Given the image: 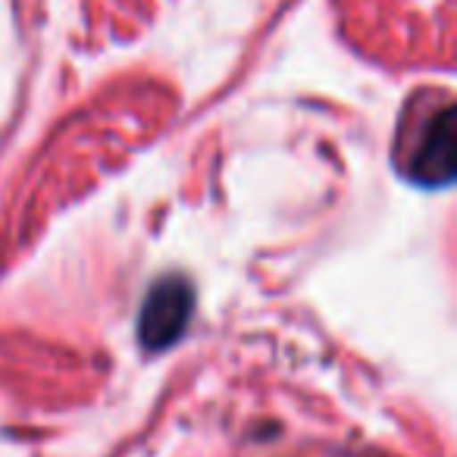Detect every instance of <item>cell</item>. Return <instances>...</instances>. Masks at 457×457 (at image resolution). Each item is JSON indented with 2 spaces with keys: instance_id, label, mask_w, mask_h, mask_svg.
<instances>
[{
  "instance_id": "1",
  "label": "cell",
  "mask_w": 457,
  "mask_h": 457,
  "mask_svg": "<svg viewBox=\"0 0 457 457\" xmlns=\"http://www.w3.org/2000/svg\"><path fill=\"white\" fill-rule=\"evenodd\" d=\"M195 311V292L179 276H166L151 288L141 307V342L151 351H163L185 332Z\"/></svg>"
},
{
  "instance_id": "2",
  "label": "cell",
  "mask_w": 457,
  "mask_h": 457,
  "mask_svg": "<svg viewBox=\"0 0 457 457\" xmlns=\"http://www.w3.org/2000/svg\"><path fill=\"white\" fill-rule=\"evenodd\" d=\"M454 110L448 101L426 120L420 138L411 147V163H407V176L420 185H432L442 188L454 176Z\"/></svg>"
}]
</instances>
